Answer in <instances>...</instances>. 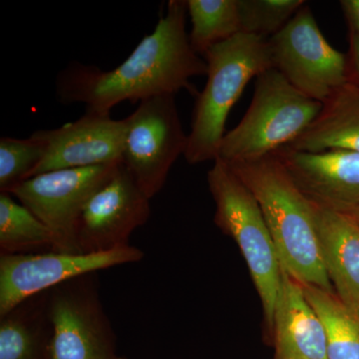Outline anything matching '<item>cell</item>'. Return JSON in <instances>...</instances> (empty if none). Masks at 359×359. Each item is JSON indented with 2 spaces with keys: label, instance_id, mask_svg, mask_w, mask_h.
<instances>
[{
  "label": "cell",
  "instance_id": "1",
  "mask_svg": "<svg viewBox=\"0 0 359 359\" xmlns=\"http://www.w3.org/2000/svg\"><path fill=\"white\" fill-rule=\"evenodd\" d=\"M187 13V1L170 0L154 32L114 69L80 63L68 66L57 78L59 100L82 103L87 112L110 115L113 107L125 101L175 95L182 89L194 93L191 78L207 75L208 65L191 46Z\"/></svg>",
  "mask_w": 359,
  "mask_h": 359
},
{
  "label": "cell",
  "instance_id": "2",
  "mask_svg": "<svg viewBox=\"0 0 359 359\" xmlns=\"http://www.w3.org/2000/svg\"><path fill=\"white\" fill-rule=\"evenodd\" d=\"M229 166L256 197L283 271L302 285L332 292L311 201L295 185L278 158L273 153Z\"/></svg>",
  "mask_w": 359,
  "mask_h": 359
},
{
  "label": "cell",
  "instance_id": "3",
  "mask_svg": "<svg viewBox=\"0 0 359 359\" xmlns=\"http://www.w3.org/2000/svg\"><path fill=\"white\" fill-rule=\"evenodd\" d=\"M207 83L198 93L184 157L191 165L218 158L226 119L248 83L275 68L269 39L240 33L204 56Z\"/></svg>",
  "mask_w": 359,
  "mask_h": 359
},
{
  "label": "cell",
  "instance_id": "4",
  "mask_svg": "<svg viewBox=\"0 0 359 359\" xmlns=\"http://www.w3.org/2000/svg\"><path fill=\"white\" fill-rule=\"evenodd\" d=\"M321 107L323 103L304 95L271 68L257 77L249 109L224 135L218 158L230 165L273 154L299 138Z\"/></svg>",
  "mask_w": 359,
  "mask_h": 359
},
{
  "label": "cell",
  "instance_id": "5",
  "mask_svg": "<svg viewBox=\"0 0 359 359\" xmlns=\"http://www.w3.org/2000/svg\"><path fill=\"white\" fill-rule=\"evenodd\" d=\"M208 184L216 203L215 223L240 248L273 330L282 266L261 207L244 182L219 158L208 173Z\"/></svg>",
  "mask_w": 359,
  "mask_h": 359
},
{
  "label": "cell",
  "instance_id": "6",
  "mask_svg": "<svg viewBox=\"0 0 359 359\" xmlns=\"http://www.w3.org/2000/svg\"><path fill=\"white\" fill-rule=\"evenodd\" d=\"M122 165L149 198L162 190L170 170L185 154L186 135L175 95L151 97L141 101L129 117Z\"/></svg>",
  "mask_w": 359,
  "mask_h": 359
},
{
  "label": "cell",
  "instance_id": "7",
  "mask_svg": "<svg viewBox=\"0 0 359 359\" xmlns=\"http://www.w3.org/2000/svg\"><path fill=\"white\" fill-rule=\"evenodd\" d=\"M52 359H116V335L104 311L97 273L49 290Z\"/></svg>",
  "mask_w": 359,
  "mask_h": 359
},
{
  "label": "cell",
  "instance_id": "8",
  "mask_svg": "<svg viewBox=\"0 0 359 359\" xmlns=\"http://www.w3.org/2000/svg\"><path fill=\"white\" fill-rule=\"evenodd\" d=\"M121 163L55 170L21 182L9 192L53 236L54 250L80 252L77 226L87 201L112 178Z\"/></svg>",
  "mask_w": 359,
  "mask_h": 359
},
{
  "label": "cell",
  "instance_id": "9",
  "mask_svg": "<svg viewBox=\"0 0 359 359\" xmlns=\"http://www.w3.org/2000/svg\"><path fill=\"white\" fill-rule=\"evenodd\" d=\"M269 41L276 69L309 98L325 102L346 83V55L328 43L308 4Z\"/></svg>",
  "mask_w": 359,
  "mask_h": 359
},
{
  "label": "cell",
  "instance_id": "10",
  "mask_svg": "<svg viewBox=\"0 0 359 359\" xmlns=\"http://www.w3.org/2000/svg\"><path fill=\"white\" fill-rule=\"evenodd\" d=\"M144 252L133 245L97 254L51 252L0 255V316L20 302L61 283L102 269L138 263Z\"/></svg>",
  "mask_w": 359,
  "mask_h": 359
},
{
  "label": "cell",
  "instance_id": "11",
  "mask_svg": "<svg viewBox=\"0 0 359 359\" xmlns=\"http://www.w3.org/2000/svg\"><path fill=\"white\" fill-rule=\"evenodd\" d=\"M150 200L121 163L82 210L77 226L79 252L97 254L131 245L132 233L150 217Z\"/></svg>",
  "mask_w": 359,
  "mask_h": 359
},
{
  "label": "cell",
  "instance_id": "12",
  "mask_svg": "<svg viewBox=\"0 0 359 359\" xmlns=\"http://www.w3.org/2000/svg\"><path fill=\"white\" fill-rule=\"evenodd\" d=\"M126 119L87 112L57 129L33 133L44 144V157L32 177L55 171L122 163Z\"/></svg>",
  "mask_w": 359,
  "mask_h": 359
},
{
  "label": "cell",
  "instance_id": "13",
  "mask_svg": "<svg viewBox=\"0 0 359 359\" xmlns=\"http://www.w3.org/2000/svg\"><path fill=\"white\" fill-rule=\"evenodd\" d=\"M273 154L309 200L334 209L359 203L358 153H311L283 147Z\"/></svg>",
  "mask_w": 359,
  "mask_h": 359
},
{
  "label": "cell",
  "instance_id": "14",
  "mask_svg": "<svg viewBox=\"0 0 359 359\" xmlns=\"http://www.w3.org/2000/svg\"><path fill=\"white\" fill-rule=\"evenodd\" d=\"M311 204L321 254L335 294L359 316V226L344 212L313 201Z\"/></svg>",
  "mask_w": 359,
  "mask_h": 359
},
{
  "label": "cell",
  "instance_id": "15",
  "mask_svg": "<svg viewBox=\"0 0 359 359\" xmlns=\"http://www.w3.org/2000/svg\"><path fill=\"white\" fill-rule=\"evenodd\" d=\"M273 328L278 359H327L325 325L304 285L283 269Z\"/></svg>",
  "mask_w": 359,
  "mask_h": 359
},
{
  "label": "cell",
  "instance_id": "16",
  "mask_svg": "<svg viewBox=\"0 0 359 359\" xmlns=\"http://www.w3.org/2000/svg\"><path fill=\"white\" fill-rule=\"evenodd\" d=\"M302 152L346 150L359 154V89L346 82L328 97L316 119L289 146Z\"/></svg>",
  "mask_w": 359,
  "mask_h": 359
},
{
  "label": "cell",
  "instance_id": "17",
  "mask_svg": "<svg viewBox=\"0 0 359 359\" xmlns=\"http://www.w3.org/2000/svg\"><path fill=\"white\" fill-rule=\"evenodd\" d=\"M49 290L0 316V359H52Z\"/></svg>",
  "mask_w": 359,
  "mask_h": 359
},
{
  "label": "cell",
  "instance_id": "18",
  "mask_svg": "<svg viewBox=\"0 0 359 359\" xmlns=\"http://www.w3.org/2000/svg\"><path fill=\"white\" fill-rule=\"evenodd\" d=\"M309 304L320 316L327 334V359H359V316L334 292L304 285Z\"/></svg>",
  "mask_w": 359,
  "mask_h": 359
},
{
  "label": "cell",
  "instance_id": "19",
  "mask_svg": "<svg viewBox=\"0 0 359 359\" xmlns=\"http://www.w3.org/2000/svg\"><path fill=\"white\" fill-rule=\"evenodd\" d=\"M0 250L1 255L36 254L54 250L49 229L11 194H0Z\"/></svg>",
  "mask_w": 359,
  "mask_h": 359
},
{
  "label": "cell",
  "instance_id": "20",
  "mask_svg": "<svg viewBox=\"0 0 359 359\" xmlns=\"http://www.w3.org/2000/svg\"><path fill=\"white\" fill-rule=\"evenodd\" d=\"M187 11L191 46L203 58L212 47L242 33L238 0H188Z\"/></svg>",
  "mask_w": 359,
  "mask_h": 359
},
{
  "label": "cell",
  "instance_id": "21",
  "mask_svg": "<svg viewBox=\"0 0 359 359\" xmlns=\"http://www.w3.org/2000/svg\"><path fill=\"white\" fill-rule=\"evenodd\" d=\"M43 142L32 135L28 139H0V191L9 193L29 179L44 157Z\"/></svg>",
  "mask_w": 359,
  "mask_h": 359
},
{
  "label": "cell",
  "instance_id": "22",
  "mask_svg": "<svg viewBox=\"0 0 359 359\" xmlns=\"http://www.w3.org/2000/svg\"><path fill=\"white\" fill-rule=\"evenodd\" d=\"M242 33L269 39L280 32L297 11L304 0H238Z\"/></svg>",
  "mask_w": 359,
  "mask_h": 359
},
{
  "label": "cell",
  "instance_id": "23",
  "mask_svg": "<svg viewBox=\"0 0 359 359\" xmlns=\"http://www.w3.org/2000/svg\"><path fill=\"white\" fill-rule=\"evenodd\" d=\"M347 82L359 89V34L349 32V52L346 55Z\"/></svg>",
  "mask_w": 359,
  "mask_h": 359
},
{
  "label": "cell",
  "instance_id": "24",
  "mask_svg": "<svg viewBox=\"0 0 359 359\" xmlns=\"http://www.w3.org/2000/svg\"><path fill=\"white\" fill-rule=\"evenodd\" d=\"M340 6L348 23L349 32L359 34V0H344Z\"/></svg>",
  "mask_w": 359,
  "mask_h": 359
},
{
  "label": "cell",
  "instance_id": "25",
  "mask_svg": "<svg viewBox=\"0 0 359 359\" xmlns=\"http://www.w3.org/2000/svg\"><path fill=\"white\" fill-rule=\"evenodd\" d=\"M339 211H342L346 212V214L348 215L351 219L355 222L356 224L359 226V203H356V204L346 205V207L340 208Z\"/></svg>",
  "mask_w": 359,
  "mask_h": 359
},
{
  "label": "cell",
  "instance_id": "26",
  "mask_svg": "<svg viewBox=\"0 0 359 359\" xmlns=\"http://www.w3.org/2000/svg\"><path fill=\"white\" fill-rule=\"evenodd\" d=\"M116 359H126V358H121V356H117V358H116Z\"/></svg>",
  "mask_w": 359,
  "mask_h": 359
}]
</instances>
